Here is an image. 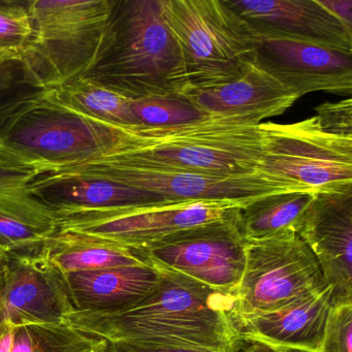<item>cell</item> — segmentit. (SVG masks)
I'll return each instance as SVG.
<instances>
[{
    "instance_id": "1",
    "label": "cell",
    "mask_w": 352,
    "mask_h": 352,
    "mask_svg": "<svg viewBox=\"0 0 352 352\" xmlns=\"http://www.w3.org/2000/svg\"><path fill=\"white\" fill-rule=\"evenodd\" d=\"M157 269V285L135 306L112 314L74 311L65 322L107 342L226 352L236 336L230 317L234 298L182 274Z\"/></svg>"
},
{
    "instance_id": "2",
    "label": "cell",
    "mask_w": 352,
    "mask_h": 352,
    "mask_svg": "<svg viewBox=\"0 0 352 352\" xmlns=\"http://www.w3.org/2000/svg\"><path fill=\"white\" fill-rule=\"evenodd\" d=\"M84 78L131 100L184 92L180 52L160 0H112L98 56Z\"/></svg>"
},
{
    "instance_id": "3",
    "label": "cell",
    "mask_w": 352,
    "mask_h": 352,
    "mask_svg": "<svg viewBox=\"0 0 352 352\" xmlns=\"http://www.w3.org/2000/svg\"><path fill=\"white\" fill-rule=\"evenodd\" d=\"M261 123L248 117L209 115L178 126H127L126 145L113 156L157 170L248 174L261 170Z\"/></svg>"
},
{
    "instance_id": "4",
    "label": "cell",
    "mask_w": 352,
    "mask_h": 352,
    "mask_svg": "<svg viewBox=\"0 0 352 352\" xmlns=\"http://www.w3.org/2000/svg\"><path fill=\"white\" fill-rule=\"evenodd\" d=\"M160 6L180 52L184 92L230 83L254 63L263 36L226 0H160Z\"/></svg>"
},
{
    "instance_id": "5",
    "label": "cell",
    "mask_w": 352,
    "mask_h": 352,
    "mask_svg": "<svg viewBox=\"0 0 352 352\" xmlns=\"http://www.w3.org/2000/svg\"><path fill=\"white\" fill-rule=\"evenodd\" d=\"M32 34L20 58L47 91L84 77L96 61L112 0L28 1Z\"/></svg>"
},
{
    "instance_id": "6",
    "label": "cell",
    "mask_w": 352,
    "mask_h": 352,
    "mask_svg": "<svg viewBox=\"0 0 352 352\" xmlns=\"http://www.w3.org/2000/svg\"><path fill=\"white\" fill-rule=\"evenodd\" d=\"M126 139L127 126L85 116L46 92L10 123L0 144L53 170L116 155Z\"/></svg>"
},
{
    "instance_id": "7",
    "label": "cell",
    "mask_w": 352,
    "mask_h": 352,
    "mask_svg": "<svg viewBox=\"0 0 352 352\" xmlns=\"http://www.w3.org/2000/svg\"><path fill=\"white\" fill-rule=\"evenodd\" d=\"M329 286L314 253L294 230L247 241L246 263L232 314L277 310Z\"/></svg>"
},
{
    "instance_id": "8",
    "label": "cell",
    "mask_w": 352,
    "mask_h": 352,
    "mask_svg": "<svg viewBox=\"0 0 352 352\" xmlns=\"http://www.w3.org/2000/svg\"><path fill=\"white\" fill-rule=\"evenodd\" d=\"M261 170L313 192L352 186V138L324 133L315 116L292 124L261 122Z\"/></svg>"
},
{
    "instance_id": "9",
    "label": "cell",
    "mask_w": 352,
    "mask_h": 352,
    "mask_svg": "<svg viewBox=\"0 0 352 352\" xmlns=\"http://www.w3.org/2000/svg\"><path fill=\"white\" fill-rule=\"evenodd\" d=\"M240 209L222 219L173 232L141 248L154 267L192 278L234 298L246 263Z\"/></svg>"
},
{
    "instance_id": "10",
    "label": "cell",
    "mask_w": 352,
    "mask_h": 352,
    "mask_svg": "<svg viewBox=\"0 0 352 352\" xmlns=\"http://www.w3.org/2000/svg\"><path fill=\"white\" fill-rule=\"evenodd\" d=\"M83 164L123 184L162 195L173 203L214 201L243 209L270 195L311 191L261 170L242 175L164 170L135 166L114 156Z\"/></svg>"
},
{
    "instance_id": "11",
    "label": "cell",
    "mask_w": 352,
    "mask_h": 352,
    "mask_svg": "<svg viewBox=\"0 0 352 352\" xmlns=\"http://www.w3.org/2000/svg\"><path fill=\"white\" fill-rule=\"evenodd\" d=\"M236 209L214 201H183L137 209L74 212L54 215L59 230L143 248L173 232L222 219Z\"/></svg>"
},
{
    "instance_id": "12",
    "label": "cell",
    "mask_w": 352,
    "mask_h": 352,
    "mask_svg": "<svg viewBox=\"0 0 352 352\" xmlns=\"http://www.w3.org/2000/svg\"><path fill=\"white\" fill-rule=\"evenodd\" d=\"M296 232L316 256L333 306L352 304V186L317 192Z\"/></svg>"
},
{
    "instance_id": "13",
    "label": "cell",
    "mask_w": 352,
    "mask_h": 352,
    "mask_svg": "<svg viewBox=\"0 0 352 352\" xmlns=\"http://www.w3.org/2000/svg\"><path fill=\"white\" fill-rule=\"evenodd\" d=\"M63 274L46 259L6 253L0 324H60L74 312Z\"/></svg>"
},
{
    "instance_id": "14",
    "label": "cell",
    "mask_w": 352,
    "mask_h": 352,
    "mask_svg": "<svg viewBox=\"0 0 352 352\" xmlns=\"http://www.w3.org/2000/svg\"><path fill=\"white\" fill-rule=\"evenodd\" d=\"M255 63L298 98L312 92L351 96L352 54L302 41L263 36Z\"/></svg>"
},
{
    "instance_id": "15",
    "label": "cell",
    "mask_w": 352,
    "mask_h": 352,
    "mask_svg": "<svg viewBox=\"0 0 352 352\" xmlns=\"http://www.w3.org/2000/svg\"><path fill=\"white\" fill-rule=\"evenodd\" d=\"M261 36L302 41L352 54V30L319 0H226Z\"/></svg>"
},
{
    "instance_id": "16",
    "label": "cell",
    "mask_w": 352,
    "mask_h": 352,
    "mask_svg": "<svg viewBox=\"0 0 352 352\" xmlns=\"http://www.w3.org/2000/svg\"><path fill=\"white\" fill-rule=\"evenodd\" d=\"M333 306L329 286L277 310L230 317L236 335L256 338L276 347L319 352Z\"/></svg>"
},
{
    "instance_id": "17",
    "label": "cell",
    "mask_w": 352,
    "mask_h": 352,
    "mask_svg": "<svg viewBox=\"0 0 352 352\" xmlns=\"http://www.w3.org/2000/svg\"><path fill=\"white\" fill-rule=\"evenodd\" d=\"M181 96L208 115L248 117L261 122L283 114L298 100L255 61L230 83L188 90Z\"/></svg>"
},
{
    "instance_id": "18",
    "label": "cell",
    "mask_w": 352,
    "mask_h": 352,
    "mask_svg": "<svg viewBox=\"0 0 352 352\" xmlns=\"http://www.w3.org/2000/svg\"><path fill=\"white\" fill-rule=\"evenodd\" d=\"M160 276L152 265L63 274L74 310L96 314H112L135 306L151 294Z\"/></svg>"
},
{
    "instance_id": "19",
    "label": "cell",
    "mask_w": 352,
    "mask_h": 352,
    "mask_svg": "<svg viewBox=\"0 0 352 352\" xmlns=\"http://www.w3.org/2000/svg\"><path fill=\"white\" fill-rule=\"evenodd\" d=\"M38 255L63 274L151 265L141 248L69 230H58Z\"/></svg>"
},
{
    "instance_id": "20",
    "label": "cell",
    "mask_w": 352,
    "mask_h": 352,
    "mask_svg": "<svg viewBox=\"0 0 352 352\" xmlns=\"http://www.w3.org/2000/svg\"><path fill=\"white\" fill-rule=\"evenodd\" d=\"M59 228L52 212L22 190L0 192V250L38 256Z\"/></svg>"
},
{
    "instance_id": "21",
    "label": "cell",
    "mask_w": 352,
    "mask_h": 352,
    "mask_svg": "<svg viewBox=\"0 0 352 352\" xmlns=\"http://www.w3.org/2000/svg\"><path fill=\"white\" fill-rule=\"evenodd\" d=\"M316 192L296 191L270 195L240 209L239 219L246 241L271 238L296 224Z\"/></svg>"
},
{
    "instance_id": "22",
    "label": "cell",
    "mask_w": 352,
    "mask_h": 352,
    "mask_svg": "<svg viewBox=\"0 0 352 352\" xmlns=\"http://www.w3.org/2000/svg\"><path fill=\"white\" fill-rule=\"evenodd\" d=\"M47 94L63 106L96 120L119 126H138L131 100L82 77Z\"/></svg>"
},
{
    "instance_id": "23",
    "label": "cell",
    "mask_w": 352,
    "mask_h": 352,
    "mask_svg": "<svg viewBox=\"0 0 352 352\" xmlns=\"http://www.w3.org/2000/svg\"><path fill=\"white\" fill-rule=\"evenodd\" d=\"M108 342L69 323L16 327L12 352H104Z\"/></svg>"
},
{
    "instance_id": "24",
    "label": "cell",
    "mask_w": 352,
    "mask_h": 352,
    "mask_svg": "<svg viewBox=\"0 0 352 352\" xmlns=\"http://www.w3.org/2000/svg\"><path fill=\"white\" fill-rule=\"evenodd\" d=\"M20 56L0 61V135L32 102L46 94Z\"/></svg>"
},
{
    "instance_id": "25",
    "label": "cell",
    "mask_w": 352,
    "mask_h": 352,
    "mask_svg": "<svg viewBox=\"0 0 352 352\" xmlns=\"http://www.w3.org/2000/svg\"><path fill=\"white\" fill-rule=\"evenodd\" d=\"M131 109L139 125L148 127L178 126L209 116L181 96H149L131 100Z\"/></svg>"
},
{
    "instance_id": "26",
    "label": "cell",
    "mask_w": 352,
    "mask_h": 352,
    "mask_svg": "<svg viewBox=\"0 0 352 352\" xmlns=\"http://www.w3.org/2000/svg\"><path fill=\"white\" fill-rule=\"evenodd\" d=\"M28 1H0V50L20 56L32 34Z\"/></svg>"
},
{
    "instance_id": "27",
    "label": "cell",
    "mask_w": 352,
    "mask_h": 352,
    "mask_svg": "<svg viewBox=\"0 0 352 352\" xmlns=\"http://www.w3.org/2000/svg\"><path fill=\"white\" fill-rule=\"evenodd\" d=\"M48 170L50 168L46 164L0 144V192L26 189L36 177Z\"/></svg>"
},
{
    "instance_id": "28",
    "label": "cell",
    "mask_w": 352,
    "mask_h": 352,
    "mask_svg": "<svg viewBox=\"0 0 352 352\" xmlns=\"http://www.w3.org/2000/svg\"><path fill=\"white\" fill-rule=\"evenodd\" d=\"M319 352H352V304L331 309Z\"/></svg>"
},
{
    "instance_id": "29",
    "label": "cell",
    "mask_w": 352,
    "mask_h": 352,
    "mask_svg": "<svg viewBox=\"0 0 352 352\" xmlns=\"http://www.w3.org/2000/svg\"><path fill=\"white\" fill-rule=\"evenodd\" d=\"M320 129L329 135L352 138L351 98L338 102H323L315 109Z\"/></svg>"
},
{
    "instance_id": "30",
    "label": "cell",
    "mask_w": 352,
    "mask_h": 352,
    "mask_svg": "<svg viewBox=\"0 0 352 352\" xmlns=\"http://www.w3.org/2000/svg\"><path fill=\"white\" fill-rule=\"evenodd\" d=\"M107 352H213L187 346L164 344L133 343V342H108Z\"/></svg>"
},
{
    "instance_id": "31",
    "label": "cell",
    "mask_w": 352,
    "mask_h": 352,
    "mask_svg": "<svg viewBox=\"0 0 352 352\" xmlns=\"http://www.w3.org/2000/svg\"><path fill=\"white\" fill-rule=\"evenodd\" d=\"M226 352H280L279 348L256 338L236 335Z\"/></svg>"
},
{
    "instance_id": "32",
    "label": "cell",
    "mask_w": 352,
    "mask_h": 352,
    "mask_svg": "<svg viewBox=\"0 0 352 352\" xmlns=\"http://www.w3.org/2000/svg\"><path fill=\"white\" fill-rule=\"evenodd\" d=\"M319 3L352 30V0H319Z\"/></svg>"
},
{
    "instance_id": "33",
    "label": "cell",
    "mask_w": 352,
    "mask_h": 352,
    "mask_svg": "<svg viewBox=\"0 0 352 352\" xmlns=\"http://www.w3.org/2000/svg\"><path fill=\"white\" fill-rule=\"evenodd\" d=\"M16 327L3 323L0 324V352H12L15 339Z\"/></svg>"
},
{
    "instance_id": "34",
    "label": "cell",
    "mask_w": 352,
    "mask_h": 352,
    "mask_svg": "<svg viewBox=\"0 0 352 352\" xmlns=\"http://www.w3.org/2000/svg\"><path fill=\"white\" fill-rule=\"evenodd\" d=\"M6 253L0 250V290L3 286V270H5Z\"/></svg>"
},
{
    "instance_id": "35",
    "label": "cell",
    "mask_w": 352,
    "mask_h": 352,
    "mask_svg": "<svg viewBox=\"0 0 352 352\" xmlns=\"http://www.w3.org/2000/svg\"><path fill=\"white\" fill-rule=\"evenodd\" d=\"M18 55L12 54V53L6 52V51L0 50V61L8 60V59L17 57Z\"/></svg>"
},
{
    "instance_id": "36",
    "label": "cell",
    "mask_w": 352,
    "mask_h": 352,
    "mask_svg": "<svg viewBox=\"0 0 352 352\" xmlns=\"http://www.w3.org/2000/svg\"><path fill=\"white\" fill-rule=\"evenodd\" d=\"M278 348H279L280 352H313V351H308V350L296 349V348H289V347H278Z\"/></svg>"
},
{
    "instance_id": "37",
    "label": "cell",
    "mask_w": 352,
    "mask_h": 352,
    "mask_svg": "<svg viewBox=\"0 0 352 352\" xmlns=\"http://www.w3.org/2000/svg\"><path fill=\"white\" fill-rule=\"evenodd\" d=\"M104 352H107V350H106V351H104Z\"/></svg>"
}]
</instances>
